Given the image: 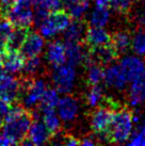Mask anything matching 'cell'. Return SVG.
Segmentation results:
<instances>
[{"instance_id": "6da1fadb", "label": "cell", "mask_w": 145, "mask_h": 146, "mask_svg": "<svg viewBox=\"0 0 145 146\" xmlns=\"http://www.w3.org/2000/svg\"><path fill=\"white\" fill-rule=\"evenodd\" d=\"M34 113L21 106L13 107L3 125L1 126L2 134L10 138L15 144H20L27 138Z\"/></svg>"}, {"instance_id": "7a4b0ae2", "label": "cell", "mask_w": 145, "mask_h": 146, "mask_svg": "<svg viewBox=\"0 0 145 146\" xmlns=\"http://www.w3.org/2000/svg\"><path fill=\"white\" fill-rule=\"evenodd\" d=\"M133 126V113L125 107L114 110L108 132V142L123 144L129 140Z\"/></svg>"}, {"instance_id": "3957f363", "label": "cell", "mask_w": 145, "mask_h": 146, "mask_svg": "<svg viewBox=\"0 0 145 146\" xmlns=\"http://www.w3.org/2000/svg\"><path fill=\"white\" fill-rule=\"evenodd\" d=\"M72 21V16L65 9H57L48 13L40 25L41 35L44 38H53L59 32H63Z\"/></svg>"}, {"instance_id": "277c9868", "label": "cell", "mask_w": 145, "mask_h": 146, "mask_svg": "<svg viewBox=\"0 0 145 146\" xmlns=\"http://www.w3.org/2000/svg\"><path fill=\"white\" fill-rule=\"evenodd\" d=\"M46 91V83L42 79L27 78L20 81L19 99L27 108H33L41 102Z\"/></svg>"}, {"instance_id": "5b68a950", "label": "cell", "mask_w": 145, "mask_h": 146, "mask_svg": "<svg viewBox=\"0 0 145 146\" xmlns=\"http://www.w3.org/2000/svg\"><path fill=\"white\" fill-rule=\"evenodd\" d=\"M114 109L112 107H104L101 106L97 108L92 113L90 125L91 129L97 137L106 142H108V132L112 123Z\"/></svg>"}, {"instance_id": "8992f818", "label": "cell", "mask_w": 145, "mask_h": 146, "mask_svg": "<svg viewBox=\"0 0 145 146\" xmlns=\"http://www.w3.org/2000/svg\"><path fill=\"white\" fill-rule=\"evenodd\" d=\"M76 80V70L71 64H62L56 66L53 72V81L58 92L69 94L74 89Z\"/></svg>"}, {"instance_id": "52a82bcc", "label": "cell", "mask_w": 145, "mask_h": 146, "mask_svg": "<svg viewBox=\"0 0 145 146\" xmlns=\"http://www.w3.org/2000/svg\"><path fill=\"white\" fill-rule=\"evenodd\" d=\"M7 19L11 21L14 27L30 28V26L33 24L32 4L19 3L15 0L14 7L8 15Z\"/></svg>"}, {"instance_id": "ba28073f", "label": "cell", "mask_w": 145, "mask_h": 146, "mask_svg": "<svg viewBox=\"0 0 145 146\" xmlns=\"http://www.w3.org/2000/svg\"><path fill=\"white\" fill-rule=\"evenodd\" d=\"M121 66L127 81H133L145 75V62L136 56H127L121 60Z\"/></svg>"}, {"instance_id": "9c48e42d", "label": "cell", "mask_w": 145, "mask_h": 146, "mask_svg": "<svg viewBox=\"0 0 145 146\" xmlns=\"http://www.w3.org/2000/svg\"><path fill=\"white\" fill-rule=\"evenodd\" d=\"M26 58L20 50L16 49H4L0 52V64L9 74H14L23 70Z\"/></svg>"}, {"instance_id": "30bf717a", "label": "cell", "mask_w": 145, "mask_h": 146, "mask_svg": "<svg viewBox=\"0 0 145 146\" xmlns=\"http://www.w3.org/2000/svg\"><path fill=\"white\" fill-rule=\"evenodd\" d=\"M56 108L61 121L65 123L72 122L79 113V102L74 96L69 94L59 99Z\"/></svg>"}, {"instance_id": "8fae6325", "label": "cell", "mask_w": 145, "mask_h": 146, "mask_svg": "<svg viewBox=\"0 0 145 146\" xmlns=\"http://www.w3.org/2000/svg\"><path fill=\"white\" fill-rule=\"evenodd\" d=\"M27 138L32 143V145H43V144L48 143L53 139L51 133L48 131L43 121H41L39 118L37 113H34Z\"/></svg>"}, {"instance_id": "7c38bea8", "label": "cell", "mask_w": 145, "mask_h": 146, "mask_svg": "<svg viewBox=\"0 0 145 146\" xmlns=\"http://www.w3.org/2000/svg\"><path fill=\"white\" fill-rule=\"evenodd\" d=\"M45 46L44 37L37 32H31L29 30L24 43L19 48L20 52L25 56V58L37 57L43 51Z\"/></svg>"}, {"instance_id": "4fadbf2b", "label": "cell", "mask_w": 145, "mask_h": 146, "mask_svg": "<svg viewBox=\"0 0 145 146\" xmlns=\"http://www.w3.org/2000/svg\"><path fill=\"white\" fill-rule=\"evenodd\" d=\"M84 43L88 49L96 48L99 46L109 44L111 41V34L104 29V27H89L84 34Z\"/></svg>"}, {"instance_id": "5bb4252c", "label": "cell", "mask_w": 145, "mask_h": 146, "mask_svg": "<svg viewBox=\"0 0 145 146\" xmlns=\"http://www.w3.org/2000/svg\"><path fill=\"white\" fill-rule=\"evenodd\" d=\"M66 46V60L67 63L74 67L77 65H84L90 60L89 50L85 51V47L79 43H65Z\"/></svg>"}, {"instance_id": "9a60e30c", "label": "cell", "mask_w": 145, "mask_h": 146, "mask_svg": "<svg viewBox=\"0 0 145 146\" xmlns=\"http://www.w3.org/2000/svg\"><path fill=\"white\" fill-rule=\"evenodd\" d=\"M104 82L109 88H112L117 91H122L125 89L127 79L122 70L121 66L116 64H112L108 66L104 72Z\"/></svg>"}, {"instance_id": "2e32d148", "label": "cell", "mask_w": 145, "mask_h": 146, "mask_svg": "<svg viewBox=\"0 0 145 146\" xmlns=\"http://www.w3.org/2000/svg\"><path fill=\"white\" fill-rule=\"evenodd\" d=\"M45 58H46V61L53 67L64 64L66 62V46L65 44L61 41L50 42L46 49Z\"/></svg>"}, {"instance_id": "e0dca14e", "label": "cell", "mask_w": 145, "mask_h": 146, "mask_svg": "<svg viewBox=\"0 0 145 146\" xmlns=\"http://www.w3.org/2000/svg\"><path fill=\"white\" fill-rule=\"evenodd\" d=\"M89 52L93 59L98 63H100L101 65H108L110 63H113L120 57V53L115 50L111 43L96 47V48L89 49Z\"/></svg>"}, {"instance_id": "ac0fdd59", "label": "cell", "mask_w": 145, "mask_h": 146, "mask_svg": "<svg viewBox=\"0 0 145 146\" xmlns=\"http://www.w3.org/2000/svg\"><path fill=\"white\" fill-rule=\"evenodd\" d=\"M86 25L81 19H74L69 23L64 31V38L66 43H79L84 38Z\"/></svg>"}, {"instance_id": "d6986e66", "label": "cell", "mask_w": 145, "mask_h": 146, "mask_svg": "<svg viewBox=\"0 0 145 146\" xmlns=\"http://www.w3.org/2000/svg\"><path fill=\"white\" fill-rule=\"evenodd\" d=\"M145 102V75L131 81L129 90V102L133 107L140 106Z\"/></svg>"}, {"instance_id": "ffe728a7", "label": "cell", "mask_w": 145, "mask_h": 146, "mask_svg": "<svg viewBox=\"0 0 145 146\" xmlns=\"http://www.w3.org/2000/svg\"><path fill=\"white\" fill-rule=\"evenodd\" d=\"M62 3L72 19H81L90 7L89 0H63Z\"/></svg>"}, {"instance_id": "44dd1931", "label": "cell", "mask_w": 145, "mask_h": 146, "mask_svg": "<svg viewBox=\"0 0 145 146\" xmlns=\"http://www.w3.org/2000/svg\"><path fill=\"white\" fill-rule=\"evenodd\" d=\"M42 112V119L45 126L47 127L48 131L53 137L60 132L61 129V118L58 115L55 109H45L41 110Z\"/></svg>"}, {"instance_id": "7402d4cb", "label": "cell", "mask_w": 145, "mask_h": 146, "mask_svg": "<svg viewBox=\"0 0 145 146\" xmlns=\"http://www.w3.org/2000/svg\"><path fill=\"white\" fill-rule=\"evenodd\" d=\"M110 43L117 52L123 54L131 48V36L127 31H116L111 34Z\"/></svg>"}, {"instance_id": "603a6c76", "label": "cell", "mask_w": 145, "mask_h": 146, "mask_svg": "<svg viewBox=\"0 0 145 146\" xmlns=\"http://www.w3.org/2000/svg\"><path fill=\"white\" fill-rule=\"evenodd\" d=\"M86 66V84L92 86V85L99 84L101 80L104 79V65H101L100 63H98L96 61L90 62Z\"/></svg>"}, {"instance_id": "cb8c5ba5", "label": "cell", "mask_w": 145, "mask_h": 146, "mask_svg": "<svg viewBox=\"0 0 145 146\" xmlns=\"http://www.w3.org/2000/svg\"><path fill=\"white\" fill-rule=\"evenodd\" d=\"M110 19L108 7H97L92 11L89 17V24L92 27H105Z\"/></svg>"}, {"instance_id": "d4e9b609", "label": "cell", "mask_w": 145, "mask_h": 146, "mask_svg": "<svg viewBox=\"0 0 145 146\" xmlns=\"http://www.w3.org/2000/svg\"><path fill=\"white\" fill-rule=\"evenodd\" d=\"M29 32V28H19V27H14L12 33L7 42V48L5 49H16L19 50L21 45L24 43L25 38Z\"/></svg>"}, {"instance_id": "484cf974", "label": "cell", "mask_w": 145, "mask_h": 146, "mask_svg": "<svg viewBox=\"0 0 145 146\" xmlns=\"http://www.w3.org/2000/svg\"><path fill=\"white\" fill-rule=\"evenodd\" d=\"M106 98H105V94H104V91L101 89L99 84L96 85H92L90 90L86 92L85 94V102H86V105L92 107V108H95L98 105H100L102 102H105Z\"/></svg>"}, {"instance_id": "4316f807", "label": "cell", "mask_w": 145, "mask_h": 146, "mask_svg": "<svg viewBox=\"0 0 145 146\" xmlns=\"http://www.w3.org/2000/svg\"><path fill=\"white\" fill-rule=\"evenodd\" d=\"M59 99V92L57 89H46L40 102V110L56 109Z\"/></svg>"}, {"instance_id": "83f0119b", "label": "cell", "mask_w": 145, "mask_h": 146, "mask_svg": "<svg viewBox=\"0 0 145 146\" xmlns=\"http://www.w3.org/2000/svg\"><path fill=\"white\" fill-rule=\"evenodd\" d=\"M131 49L138 56H145V29H139L131 38Z\"/></svg>"}, {"instance_id": "f1b7e54d", "label": "cell", "mask_w": 145, "mask_h": 146, "mask_svg": "<svg viewBox=\"0 0 145 146\" xmlns=\"http://www.w3.org/2000/svg\"><path fill=\"white\" fill-rule=\"evenodd\" d=\"M14 26L10 21L1 18L0 21V52H2L7 48V42L12 33Z\"/></svg>"}, {"instance_id": "f546056e", "label": "cell", "mask_w": 145, "mask_h": 146, "mask_svg": "<svg viewBox=\"0 0 145 146\" xmlns=\"http://www.w3.org/2000/svg\"><path fill=\"white\" fill-rule=\"evenodd\" d=\"M126 143L133 146H145V126L138 125L137 128L132 130L130 138Z\"/></svg>"}, {"instance_id": "4dcf8cb0", "label": "cell", "mask_w": 145, "mask_h": 146, "mask_svg": "<svg viewBox=\"0 0 145 146\" xmlns=\"http://www.w3.org/2000/svg\"><path fill=\"white\" fill-rule=\"evenodd\" d=\"M41 67V60L39 56L37 57H30L26 58L25 64L23 67V72L27 76H33L34 74L37 73V70Z\"/></svg>"}, {"instance_id": "1f68e13d", "label": "cell", "mask_w": 145, "mask_h": 146, "mask_svg": "<svg viewBox=\"0 0 145 146\" xmlns=\"http://www.w3.org/2000/svg\"><path fill=\"white\" fill-rule=\"evenodd\" d=\"M13 106L11 102L4 100L3 98L0 97V128L3 125V123L5 122L7 117L9 116V114L12 110Z\"/></svg>"}, {"instance_id": "d6a6232c", "label": "cell", "mask_w": 145, "mask_h": 146, "mask_svg": "<svg viewBox=\"0 0 145 146\" xmlns=\"http://www.w3.org/2000/svg\"><path fill=\"white\" fill-rule=\"evenodd\" d=\"M15 0H0V17L7 19L11 10L14 7Z\"/></svg>"}, {"instance_id": "836d02e7", "label": "cell", "mask_w": 145, "mask_h": 146, "mask_svg": "<svg viewBox=\"0 0 145 146\" xmlns=\"http://www.w3.org/2000/svg\"><path fill=\"white\" fill-rule=\"evenodd\" d=\"M62 1L63 0H44L41 5H43L48 11H53V10H57V9H60Z\"/></svg>"}, {"instance_id": "e575fe53", "label": "cell", "mask_w": 145, "mask_h": 146, "mask_svg": "<svg viewBox=\"0 0 145 146\" xmlns=\"http://www.w3.org/2000/svg\"><path fill=\"white\" fill-rule=\"evenodd\" d=\"M63 144L66 146H76L80 145V141L72 135H65L63 138Z\"/></svg>"}, {"instance_id": "d590c367", "label": "cell", "mask_w": 145, "mask_h": 146, "mask_svg": "<svg viewBox=\"0 0 145 146\" xmlns=\"http://www.w3.org/2000/svg\"><path fill=\"white\" fill-rule=\"evenodd\" d=\"M9 145H15V143L13 142L10 138H8L4 134H0V146H9Z\"/></svg>"}, {"instance_id": "8d00e7d4", "label": "cell", "mask_w": 145, "mask_h": 146, "mask_svg": "<svg viewBox=\"0 0 145 146\" xmlns=\"http://www.w3.org/2000/svg\"><path fill=\"white\" fill-rule=\"evenodd\" d=\"M95 144H96L95 140L90 138H83L80 141V145L82 146H92V145H95Z\"/></svg>"}, {"instance_id": "74e56055", "label": "cell", "mask_w": 145, "mask_h": 146, "mask_svg": "<svg viewBox=\"0 0 145 146\" xmlns=\"http://www.w3.org/2000/svg\"><path fill=\"white\" fill-rule=\"evenodd\" d=\"M139 19H140V23H141L143 26H145V12H143L141 15H140Z\"/></svg>"}, {"instance_id": "f35d334b", "label": "cell", "mask_w": 145, "mask_h": 146, "mask_svg": "<svg viewBox=\"0 0 145 146\" xmlns=\"http://www.w3.org/2000/svg\"><path fill=\"white\" fill-rule=\"evenodd\" d=\"M44 0H33V7H36V5H41L43 3Z\"/></svg>"}]
</instances>
